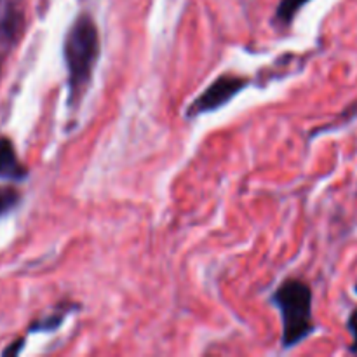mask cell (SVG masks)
I'll list each match as a JSON object with an SVG mask.
<instances>
[{"instance_id":"1","label":"cell","mask_w":357,"mask_h":357,"mask_svg":"<svg viewBox=\"0 0 357 357\" xmlns=\"http://www.w3.org/2000/svg\"><path fill=\"white\" fill-rule=\"evenodd\" d=\"M63 56L68 72V105L77 110L100 58V33L89 14H80L66 31Z\"/></svg>"},{"instance_id":"2","label":"cell","mask_w":357,"mask_h":357,"mask_svg":"<svg viewBox=\"0 0 357 357\" xmlns=\"http://www.w3.org/2000/svg\"><path fill=\"white\" fill-rule=\"evenodd\" d=\"M272 303L281 312L282 347H296L314 333L312 289L300 279H286L272 295Z\"/></svg>"},{"instance_id":"3","label":"cell","mask_w":357,"mask_h":357,"mask_svg":"<svg viewBox=\"0 0 357 357\" xmlns=\"http://www.w3.org/2000/svg\"><path fill=\"white\" fill-rule=\"evenodd\" d=\"M248 86H250V80L246 77L223 73L192 101L187 110V119H195L199 115L220 110L225 105H229Z\"/></svg>"},{"instance_id":"4","label":"cell","mask_w":357,"mask_h":357,"mask_svg":"<svg viewBox=\"0 0 357 357\" xmlns=\"http://www.w3.org/2000/svg\"><path fill=\"white\" fill-rule=\"evenodd\" d=\"M28 174L26 167L20 162L13 142L6 136H0V178L9 180H24Z\"/></svg>"},{"instance_id":"5","label":"cell","mask_w":357,"mask_h":357,"mask_svg":"<svg viewBox=\"0 0 357 357\" xmlns=\"http://www.w3.org/2000/svg\"><path fill=\"white\" fill-rule=\"evenodd\" d=\"M309 2L310 0H281L278 9H275V23L279 26H289L296 17V14Z\"/></svg>"},{"instance_id":"6","label":"cell","mask_w":357,"mask_h":357,"mask_svg":"<svg viewBox=\"0 0 357 357\" xmlns=\"http://www.w3.org/2000/svg\"><path fill=\"white\" fill-rule=\"evenodd\" d=\"M17 202H20V194L14 188H2L0 190V216L16 208Z\"/></svg>"},{"instance_id":"7","label":"cell","mask_w":357,"mask_h":357,"mask_svg":"<svg viewBox=\"0 0 357 357\" xmlns=\"http://www.w3.org/2000/svg\"><path fill=\"white\" fill-rule=\"evenodd\" d=\"M66 314H56V316H51L47 317V319H42L38 321V323H35L33 326H31V331H52L56 330V328L59 326V324L63 323V319H65Z\"/></svg>"},{"instance_id":"8","label":"cell","mask_w":357,"mask_h":357,"mask_svg":"<svg viewBox=\"0 0 357 357\" xmlns=\"http://www.w3.org/2000/svg\"><path fill=\"white\" fill-rule=\"evenodd\" d=\"M347 328H349V331H351L352 338H354V340H352V345H351V349H349V351H351L352 354H357V307H356L354 310H352L351 316H349Z\"/></svg>"},{"instance_id":"9","label":"cell","mask_w":357,"mask_h":357,"mask_svg":"<svg viewBox=\"0 0 357 357\" xmlns=\"http://www.w3.org/2000/svg\"><path fill=\"white\" fill-rule=\"evenodd\" d=\"M356 293H357V284H356Z\"/></svg>"}]
</instances>
